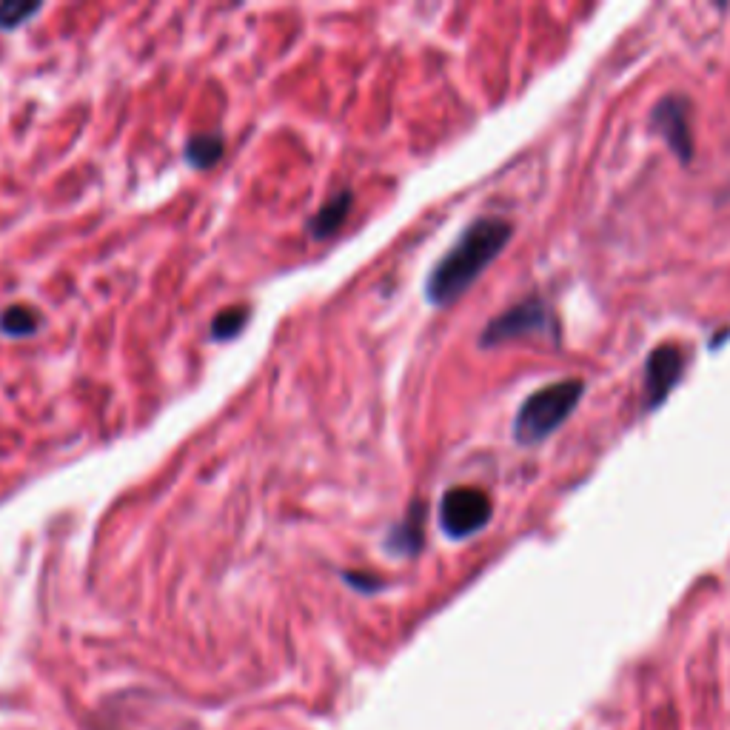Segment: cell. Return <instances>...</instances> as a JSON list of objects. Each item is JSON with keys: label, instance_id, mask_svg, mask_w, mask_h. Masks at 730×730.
I'll return each instance as SVG.
<instances>
[{"label": "cell", "instance_id": "cell-12", "mask_svg": "<svg viewBox=\"0 0 730 730\" xmlns=\"http://www.w3.org/2000/svg\"><path fill=\"white\" fill-rule=\"evenodd\" d=\"M40 12V3H23V0H3L0 3V29H20L29 18Z\"/></svg>", "mask_w": 730, "mask_h": 730}, {"label": "cell", "instance_id": "cell-2", "mask_svg": "<svg viewBox=\"0 0 730 730\" xmlns=\"http://www.w3.org/2000/svg\"><path fill=\"white\" fill-rule=\"evenodd\" d=\"M585 383L582 380H562L534 391L525 403L519 405L514 420V440L519 445H537L551 437L559 425L571 417V411L582 400Z\"/></svg>", "mask_w": 730, "mask_h": 730}, {"label": "cell", "instance_id": "cell-6", "mask_svg": "<svg viewBox=\"0 0 730 730\" xmlns=\"http://www.w3.org/2000/svg\"><path fill=\"white\" fill-rule=\"evenodd\" d=\"M654 129L668 140L673 152L679 154L685 163L693 154V137H691V117H688V103L682 97H668L656 106L654 112Z\"/></svg>", "mask_w": 730, "mask_h": 730}, {"label": "cell", "instance_id": "cell-1", "mask_svg": "<svg viewBox=\"0 0 730 730\" xmlns=\"http://www.w3.org/2000/svg\"><path fill=\"white\" fill-rule=\"evenodd\" d=\"M514 226L502 217H480L462 231L460 240L445 251L440 263L428 274L425 297L431 306H451L477 283L502 249L508 246Z\"/></svg>", "mask_w": 730, "mask_h": 730}, {"label": "cell", "instance_id": "cell-10", "mask_svg": "<svg viewBox=\"0 0 730 730\" xmlns=\"http://www.w3.org/2000/svg\"><path fill=\"white\" fill-rule=\"evenodd\" d=\"M223 157V137L220 135H197L189 137L186 143V160L194 169H209Z\"/></svg>", "mask_w": 730, "mask_h": 730}, {"label": "cell", "instance_id": "cell-3", "mask_svg": "<svg viewBox=\"0 0 730 730\" xmlns=\"http://www.w3.org/2000/svg\"><path fill=\"white\" fill-rule=\"evenodd\" d=\"M494 505L488 494L471 485H457L442 494L440 525L451 539H468L488 525Z\"/></svg>", "mask_w": 730, "mask_h": 730}, {"label": "cell", "instance_id": "cell-7", "mask_svg": "<svg viewBox=\"0 0 730 730\" xmlns=\"http://www.w3.org/2000/svg\"><path fill=\"white\" fill-rule=\"evenodd\" d=\"M423 522H425V505H411L405 514L385 537V548L397 557H414L423 548Z\"/></svg>", "mask_w": 730, "mask_h": 730}, {"label": "cell", "instance_id": "cell-11", "mask_svg": "<svg viewBox=\"0 0 730 730\" xmlns=\"http://www.w3.org/2000/svg\"><path fill=\"white\" fill-rule=\"evenodd\" d=\"M249 306H231L226 311H220L217 317H214L212 323V337L214 340H220V343H226V340H234L246 323H249Z\"/></svg>", "mask_w": 730, "mask_h": 730}, {"label": "cell", "instance_id": "cell-5", "mask_svg": "<svg viewBox=\"0 0 730 730\" xmlns=\"http://www.w3.org/2000/svg\"><path fill=\"white\" fill-rule=\"evenodd\" d=\"M682 365H685V360H682L679 346H659L648 357V363H645V408H654L671 394L676 380L682 377Z\"/></svg>", "mask_w": 730, "mask_h": 730}, {"label": "cell", "instance_id": "cell-9", "mask_svg": "<svg viewBox=\"0 0 730 730\" xmlns=\"http://www.w3.org/2000/svg\"><path fill=\"white\" fill-rule=\"evenodd\" d=\"M38 328H40V317L35 308L15 303V306L0 311V334H6V337H29V334H35Z\"/></svg>", "mask_w": 730, "mask_h": 730}, {"label": "cell", "instance_id": "cell-13", "mask_svg": "<svg viewBox=\"0 0 730 730\" xmlns=\"http://www.w3.org/2000/svg\"><path fill=\"white\" fill-rule=\"evenodd\" d=\"M343 579H346L348 585H354L357 591H363V594H374L383 585L377 577H365V574H357V571L354 574H343Z\"/></svg>", "mask_w": 730, "mask_h": 730}, {"label": "cell", "instance_id": "cell-4", "mask_svg": "<svg viewBox=\"0 0 730 730\" xmlns=\"http://www.w3.org/2000/svg\"><path fill=\"white\" fill-rule=\"evenodd\" d=\"M548 328H551L548 306L537 297H531V300H522L508 311H502L500 317H494L482 331L480 346L491 348L519 340V337H531V334H548Z\"/></svg>", "mask_w": 730, "mask_h": 730}, {"label": "cell", "instance_id": "cell-8", "mask_svg": "<svg viewBox=\"0 0 730 730\" xmlns=\"http://www.w3.org/2000/svg\"><path fill=\"white\" fill-rule=\"evenodd\" d=\"M351 203H354L351 189H340L334 197H328L326 203L317 209V214L308 220V234H311L314 240H326V237H331V234L348 220Z\"/></svg>", "mask_w": 730, "mask_h": 730}]
</instances>
